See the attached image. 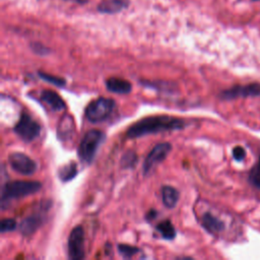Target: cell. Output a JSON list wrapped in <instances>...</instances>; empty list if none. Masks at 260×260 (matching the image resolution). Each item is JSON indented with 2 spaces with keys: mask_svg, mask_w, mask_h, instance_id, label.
Here are the masks:
<instances>
[{
  "mask_svg": "<svg viewBox=\"0 0 260 260\" xmlns=\"http://www.w3.org/2000/svg\"><path fill=\"white\" fill-rule=\"evenodd\" d=\"M50 206L51 201L49 200L41 202L39 210L30 213L20 221L18 229L22 236L28 237L34 235L44 224L46 221V212Z\"/></svg>",
  "mask_w": 260,
  "mask_h": 260,
  "instance_id": "obj_5",
  "label": "cell"
},
{
  "mask_svg": "<svg viewBox=\"0 0 260 260\" xmlns=\"http://www.w3.org/2000/svg\"><path fill=\"white\" fill-rule=\"evenodd\" d=\"M254 1H257V0H254Z\"/></svg>",
  "mask_w": 260,
  "mask_h": 260,
  "instance_id": "obj_28",
  "label": "cell"
},
{
  "mask_svg": "<svg viewBox=\"0 0 260 260\" xmlns=\"http://www.w3.org/2000/svg\"><path fill=\"white\" fill-rule=\"evenodd\" d=\"M13 131L23 141L30 142L40 135L41 126L28 114L22 113L15 124Z\"/></svg>",
  "mask_w": 260,
  "mask_h": 260,
  "instance_id": "obj_6",
  "label": "cell"
},
{
  "mask_svg": "<svg viewBox=\"0 0 260 260\" xmlns=\"http://www.w3.org/2000/svg\"><path fill=\"white\" fill-rule=\"evenodd\" d=\"M160 193L162 203L167 208H174L177 205L179 200V192L176 188L170 185H165L161 187Z\"/></svg>",
  "mask_w": 260,
  "mask_h": 260,
  "instance_id": "obj_14",
  "label": "cell"
},
{
  "mask_svg": "<svg viewBox=\"0 0 260 260\" xmlns=\"http://www.w3.org/2000/svg\"><path fill=\"white\" fill-rule=\"evenodd\" d=\"M115 108V102L112 99L98 98L91 101L85 108V118L90 123H100L106 120Z\"/></svg>",
  "mask_w": 260,
  "mask_h": 260,
  "instance_id": "obj_4",
  "label": "cell"
},
{
  "mask_svg": "<svg viewBox=\"0 0 260 260\" xmlns=\"http://www.w3.org/2000/svg\"><path fill=\"white\" fill-rule=\"evenodd\" d=\"M8 162L13 171L23 176H30L38 169V165L32 158H30L27 154L19 151L11 152L8 155Z\"/></svg>",
  "mask_w": 260,
  "mask_h": 260,
  "instance_id": "obj_8",
  "label": "cell"
},
{
  "mask_svg": "<svg viewBox=\"0 0 260 260\" xmlns=\"http://www.w3.org/2000/svg\"><path fill=\"white\" fill-rule=\"evenodd\" d=\"M42 184L38 181H12L5 183L1 188V209L8 207L11 200L26 197L39 192Z\"/></svg>",
  "mask_w": 260,
  "mask_h": 260,
  "instance_id": "obj_2",
  "label": "cell"
},
{
  "mask_svg": "<svg viewBox=\"0 0 260 260\" xmlns=\"http://www.w3.org/2000/svg\"><path fill=\"white\" fill-rule=\"evenodd\" d=\"M17 223L13 218H3L0 223V232L2 234L7 232H12L16 230Z\"/></svg>",
  "mask_w": 260,
  "mask_h": 260,
  "instance_id": "obj_23",
  "label": "cell"
},
{
  "mask_svg": "<svg viewBox=\"0 0 260 260\" xmlns=\"http://www.w3.org/2000/svg\"><path fill=\"white\" fill-rule=\"evenodd\" d=\"M84 230L81 225L73 228L67 241L68 257L72 260H80L85 257L84 252Z\"/></svg>",
  "mask_w": 260,
  "mask_h": 260,
  "instance_id": "obj_7",
  "label": "cell"
},
{
  "mask_svg": "<svg viewBox=\"0 0 260 260\" xmlns=\"http://www.w3.org/2000/svg\"><path fill=\"white\" fill-rule=\"evenodd\" d=\"M73 121L70 116L65 115L60 121L59 127H58V136L62 139L64 137H67L69 134L73 131Z\"/></svg>",
  "mask_w": 260,
  "mask_h": 260,
  "instance_id": "obj_18",
  "label": "cell"
},
{
  "mask_svg": "<svg viewBox=\"0 0 260 260\" xmlns=\"http://www.w3.org/2000/svg\"><path fill=\"white\" fill-rule=\"evenodd\" d=\"M41 100L49 106V108L55 112L62 111L65 109V102L62 98L54 90L51 89H44L40 94Z\"/></svg>",
  "mask_w": 260,
  "mask_h": 260,
  "instance_id": "obj_12",
  "label": "cell"
},
{
  "mask_svg": "<svg viewBox=\"0 0 260 260\" xmlns=\"http://www.w3.org/2000/svg\"><path fill=\"white\" fill-rule=\"evenodd\" d=\"M187 126L185 120L169 115L148 116L133 123L126 131L128 138H140L145 135L174 130H181Z\"/></svg>",
  "mask_w": 260,
  "mask_h": 260,
  "instance_id": "obj_1",
  "label": "cell"
},
{
  "mask_svg": "<svg viewBox=\"0 0 260 260\" xmlns=\"http://www.w3.org/2000/svg\"><path fill=\"white\" fill-rule=\"evenodd\" d=\"M31 50L38 54V55H41V56H44V55H47L49 53V49L47 47H45L44 45L40 44V43H34L31 44Z\"/></svg>",
  "mask_w": 260,
  "mask_h": 260,
  "instance_id": "obj_25",
  "label": "cell"
},
{
  "mask_svg": "<svg viewBox=\"0 0 260 260\" xmlns=\"http://www.w3.org/2000/svg\"><path fill=\"white\" fill-rule=\"evenodd\" d=\"M171 149H172V145L169 142L157 143L148 152L147 156L143 161V165H142L143 174L147 175L156 165L164 161L165 158L168 156L169 152L171 151Z\"/></svg>",
  "mask_w": 260,
  "mask_h": 260,
  "instance_id": "obj_9",
  "label": "cell"
},
{
  "mask_svg": "<svg viewBox=\"0 0 260 260\" xmlns=\"http://www.w3.org/2000/svg\"><path fill=\"white\" fill-rule=\"evenodd\" d=\"M232 154L235 160L242 161L246 157V150L242 146H235L232 150Z\"/></svg>",
  "mask_w": 260,
  "mask_h": 260,
  "instance_id": "obj_24",
  "label": "cell"
},
{
  "mask_svg": "<svg viewBox=\"0 0 260 260\" xmlns=\"http://www.w3.org/2000/svg\"><path fill=\"white\" fill-rule=\"evenodd\" d=\"M106 87L111 92L118 94H126L131 91L132 84L128 80L123 78L110 77L106 80Z\"/></svg>",
  "mask_w": 260,
  "mask_h": 260,
  "instance_id": "obj_13",
  "label": "cell"
},
{
  "mask_svg": "<svg viewBox=\"0 0 260 260\" xmlns=\"http://www.w3.org/2000/svg\"><path fill=\"white\" fill-rule=\"evenodd\" d=\"M78 174L77 165L74 161H70L69 164L61 167L58 171V177L62 182H69L73 180Z\"/></svg>",
  "mask_w": 260,
  "mask_h": 260,
  "instance_id": "obj_16",
  "label": "cell"
},
{
  "mask_svg": "<svg viewBox=\"0 0 260 260\" xmlns=\"http://www.w3.org/2000/svg\"><path fill=\"white\" fill-rule=\"evenodd\" d=\"M67 1H74V2H77L79 4H83V3H86L88 0H67Z\"/></svg>",
  "mask_w": 260,
  "mask_h": 260,
  "instance_id": "obj_27",
  "label": "cell"
},
{
  "mask_svg": "<svg viewBox=\"0 0 260 260\" xmlns=\"http://www.w3.org/2000/svg\"><path fill=\"white\" fill-rule=\"evenodd\" d=\"M201 224L203 229L211 235H218L225 228L224 222L218 217H216L214 214H212L211 212H205L202 215Z\"/></svg>",
  "mask_w": 260,
  "mask_h": 260,
  "instance_id": "obj_11",
  "label": "cell"
},
{
  "mask_svg": "<svg viewBox=\"0 0 260 260\" xmlns=\"http://www.w3.org/2000/svg\"><path fill=\"white\" fill-rule=\"evenodd\" d=\"M118 252L124 257V258H131L134 255H136L137 253H139V249L135 246H131V245H127V244H119L117 246Z\"/></svg>",
  "mask_w": 260,
  "mask_h": 260,
  "instance_id": "obj_22",
  "label": "cell"
},
{
  "mask_svg": "<svg viewBox=\"0 0 260 260\" xmlns=\"http://www.w3.org/2000/svg\"><path fill=\"white\" fill-rule=\"evenodd\" d=\"M260 95V83L254 82L246 85H235L220 92L219 96L222 100H235L238 98L258 96Z\"/></svg>",
  "mask_w": 260,
  "mask_h": 260,
  "instance_id": "obj_10",
  "label": "cell"
},
{
  "mask_svg": "<svg viewBox=\"0 0 260 260\" xmlns=\"http://www.w3.org/2000/svg\"><path fill=\"white\" fill-rule=\"evenodd\" d=\"M249 181L250 183L257 189L260 190V156L254 167L251 169L249 173Z\"/></svg>",
  "mask_w": 260,
  "mask_h": 260,
  "instance_id": "obj_21",
  "label": "cell"
},
{
  "mask_svg": "<svg viewBox=\"0 0 260 260\" xmlns=\"http://www.w3.org/2000/svg\"><path fill=\"white\" fill-rule=\"evenodd\" d=\"M137 159H138V157H137V154L135 151L127 150L126 152L123 153V155L120 159V164L123 169H132L136 165Z\"/></svg>",
  "mask_w": 260,
  "mask_h": 260,
  "instance_id": "obj_19",
  "label": "cell"
},
{
  "mask_svg": "<svg viewBox=\"0 0 260 260\" xmlns=\"http://www.w3.org/2000/svg\"><path fill=\"white\" fill-rule=\"evenodd\" d=\"M105 139V133L98 129H91L87 131L79 142L77 148V154L80 160L85 164H90L99 149V146Z\"/></svg>",
  "mask_w": 260,
  "mask_h": 260,
  "instance_id": "obj_3",
  "label": "cell"
},
{
  "mask_svg": "<svg viewBox=\"0 0 260 260\" xmlns=\"http://www.w3.org/2000/svg\"><path fill=\"white\" fill-rule=\"evenodd\" d=\"M38 75L44 81L49 82V83H51L55 86H58V87H63L66 84V80L64 78L59 77V76H55V75H52V74H49V73H46V72H43V71H39Z\"/></svg>",
  "mask_w": 260,
  "mask_h": 260,
  "instance_id": "obj_20",
  "label": "cell"
},
{
  "mask_svg": "<svg viewBox=\"0 0 260 260\" xmlns=\"http://www.w3.org/2000/svg\"><path fill=\"white\" fill-rule=\"evenodd\" d=\"M128 2L126 0H103L98 10L102 13H117L127 7Z\"/></svg>",
  "mask_w": 260,
  "mask_h": 260,
  "instance_id": "obj_15",
  "label": "cell"
},
{
  "mask_svg": "<svg viewBox=\"0 0 260 260\" xmlns=\"http://www.w3.org/2000/svg\"><path fill=\"white\" fill-rule=\"evenodd\" d=\"M155 229L160 234L161 238L165 240L170 241V240H174L176 238V235H177L176 229H175L174 224L172 223V221L169 219L162 220L159 223H157Z\"/></svg>",
  "mask_w": 260,
  "mask_h": 260,
  "instance_id": "obj_17",
  "label": "cell"
},
{
  "mask_svg": "<svg viewBox=\"0 0 260 260\" xmlns=\"http://www.w3.org/2000/svg\"><path fill=\"white\" fill-rule=\"evenodd\" d=\"M156 214H157V213H156V210L151 209V210H149V211L147 212V214L145 215V218H146V220H151V219L155 218Z\"/></svg>",
  "mask_w": 260,
  "mask_h": 260,
  "instance_id": "obj_26",
  "label": "cell"
}]
</instances>
